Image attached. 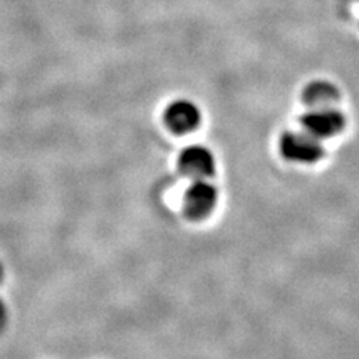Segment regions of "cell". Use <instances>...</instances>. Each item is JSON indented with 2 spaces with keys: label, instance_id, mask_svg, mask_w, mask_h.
I'll return each mask as SVG.
<instances>
[{
  "label": "cell",
  "instance_id": "obj_3",
  "mask_svg": "<svg viewBox=\"0 0 359 359\" xmlns=\"http://www.w3.org/2000/svg\"><path fill=\"white\" fill-rule=\"evenodd\" d=\"M217 202V189L207 180H195L184 195V211L187 217L199 220L207 217Z\"/></svg>",
  "mask_w": 359,
  "mask_h": 359
},
{
  "label": "cell",
  "instance_id": "obj_6",
  "mask_svg": "<svg viewBox=\"0 0 359 359\" xmlns=\"http://www.w3.org/2000/svg\"><path fill=\"white\" fill-rule=\"evenodd\" d=\"M339 99V90L328 81H313L304 90V100L311 108L331 107Z\"/></svg>",
  "mask_w": 359,
  "mask_h": 359
},
{
  "label": "cell",
  "instance_id": "obj_4",
  "mask_svg": "<svg viewBox=\"0 0 359 359\" xmlns=\"http://www.w3.org/2000/svg\"><path fill=\"white\" fill-rule=\"evenodd\" d=\"M178 168L192 180H207L216 170L215 156L202 145H192L180 154Z\"/></svg>",
  "mask_w": 359,
  "mask_h": 359
},
{
  "label": "cell",
  "instance_id": "obj_1",
  "mask_svg": "<svg viewBox=\"0 0 359 359\" xmlns=\"http://www.w3.org/2000/svg\"><path fill=\"white\" fill-rule=\"evenodd\" d=\"M280 150L286 159L299 163H313L323 156L319 140L304 132H286L280 140Z\"/></svg>",
  "mask_w": 359,
  "mask_h": 359
},
{
  "label": "cell",
  "instance_id": "obj_2",
  "mask_svg": "<svg viewBox=\"0 0 359 359\" xmlns=\"http://www.w3.org/2000/svg\"><path fill=\"white\" fill-rule=\"evenodd\" d=\"M301 125L314 138H330L343 129L344 117L340 111L331 107L313 108L307 114L302 116Z\"/></svg>",
  "mask_w": 359,
  "mask_h": 359
},
{
  "label": "cell",
  "instance_id": "obj_5",
  "mask_svg": "<svg viewBox=\"0 0 359 359\" xmlns=\"http://www.w3.org/2000/svg\"><path fill=\"white\" fill-rule=\"evenodd\" d=\"M201 121L199 108L187 99H178L166 108L165 123L174 133L192 132Z\"/></svg>",
  "mask_w": 359,
  "mask_h": 359
}]
</instances>
